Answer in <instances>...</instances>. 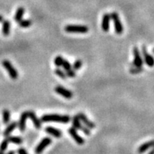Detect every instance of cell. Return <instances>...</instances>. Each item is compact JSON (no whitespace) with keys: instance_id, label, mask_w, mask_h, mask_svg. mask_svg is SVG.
I'll use <instances>...</instances> for the list:
<instances>
[{"instance_id":"6da1fadb","label":"cell","mask_w":154,"mask_h":154,"mask_svg":"<svg viewBox=\"0 0 154 154\" xmlns=\"http://www.w3.org/2000/svg\"><path fill=\"white\" fill-rule=\"evenodd\" d=\"M71 117L68 115H59V114H46L41 117V121L44 123L54 122V123H61L68 124L71 121Z\"/></svg>"},{"instance_id":"7a4b0ae2","label":"cell","mask_w":154,"mask_h":154,"mask_svg":"<svg viewBox=\"0 0 154 154\" xmlns=\"http://www.w3.org/2000/svg\"><path fill=\"white\" fill-rule=\"evenodd\" d=\"M65 31L69 33L84 34L89 31V28L86 25H80V24H68L65 27Z\"/></svg>"},{"instance_id":"3957f363","label":"cell","mask_w":154,"mask_h":154,"mask_svg":"<svg viewBox=\"0 0 154 154\" xmlns=\"http://www.w3.org/2000/svg\"><path fill=\"white\" fill-rule=\"evenodd\" d=\"M110 16H111V20H112L113 21L114 29H115V32H116V34H122L124 32V27H123V24H122L118 14L116 12H112Z\"/></svg>"},{"instance_id":"277c9868","label":"cell","mask_w":154,"mask_h":154,"mask_svg":"<svg viewBox=\"0 0 154 154\" xmlns=\"http://www.w3.org/2000/svg\"><path fill=\"white\" fill-rule=\"evenodd\" d=\"M2 66L5 68V69L6 70V72L9 73V75H10V78L12 79H17L18 78V72L16 70L13 65L11 64L10 61L8 60H4V61H2Z\"/></svg>"},{"instance_id":"5b68a950","label":"cell","mask_w":154,"mask_h":154,"mask_svg":"<svg viewBox=\"0 0 154 154\" xmlns=\"http://www.w3.org/2000/svg\"><path fill=\"white\" fill-rule=\"evenodd\" d=\"M72 127L75 128L76 130H80L81 131H83V133L87 135H90L91 134V131L86 126H83L81 124V122L79 120V119L77 117V116H74L72 119Z\"/></svg>"},{"instance_id":"8992f818","label":"cell","mask_w":154,"mask_h":154,"mask_svg":"<svg viewBox=\"0 0 154 154\" xmlns=\"http://www.w3.org/2000/svg\"><path fill=\"white\" fill-rule=\"evenodd\" d=\"M52 143V139L49 137H46V138H43V139L41 140V142L38 144V146H36V148L35 149V152L36 154H41L43 152V150L47 148V146H50V145Z\"/></svg>"},{"instance_id":"52a82bcc","label":"cell","mask_w":154,"mask_h":154,"mask_svg":"<svg viewBox=\"0 0 154 154\" xmlns=\"http://www.w3.org/2000/svg\"><path fill=\"white\" fill-rule=\"evenodd\" d=\"M54 91L56 93L60 94V95L66 98V99H71L73 97L72 92L71 91H69V90L66 89L65 87H62V86H57L54 88Z\"/></svg>"},{"instance_id":"ba28073f","label":"cell","mask_w":154,"mask_h":154,"mask_svg":"<svg viewBox=\"0 0 154 154\" xmlns=\"http://www.w3.org/2000/svg\"><path fill=\"white\" fill-rule=\"evenodd\" d=\"M133 54H134V61L132 62L131 65L135 67H142L143 65V60H142V55L140 54V51L137 47H134L133 49Z\"/></svg>"},{"instance_id":"9c48e42d","label":"cell","mask_w":154,"mask_h":154,"mask_svg":"<svg viewBox=\"0 0 154 154\" xmlns=\"http://www.w3.org/2000/svg\"><path fill=\"white\" fill-rule=\"evenodd\" d=\"M142 54L144 57V61L146 64L149 67H153L154 66V57L152 55L149 54L147 51V48L146 46H142Z\"/></svg>"},{"instance_id":"30bf717a","label":"cell","mask_w":154,"mask_h":154,"mask_svg":"<svg viewBox=\"0 0 154 154\" xmlns=\"http://www.w3.org/2000/svg\"><path fill=\"white\" fill-rule=\"evenodd\" d=\"M69 134H70L72 137V138L75 140V142H76L77 144H79V145L84 144L85 141H84V139L82 138L81 136L78 134V132H77L76 129H75V128L72 127V128H69Z\"/></svg>"},{"instance_id":"8fae6325","label":"cell","mask_w":154,"mask_h":154,"mask_svg":"<svg viewBox=\"0 0 154 154\" xmlns=\"http://www.w3.org/2000/svg\"><path fill=\"white\" fill-rule=\"evenodd\" d=\"M76 116L79 119V120L83 122V124H85L86 127H87L89 129H93V128H95V124H94L93 122L91 121V120L86 116L85 114L82 113V112H79Z\"/></svg>"},{"instance_id":"7c38bea8","label":"cell","mask_w":154,"mask_h":154,"mask_svg":"<svg viewBox=\"0 0 154 154\" xmlns=\"http://www.w3.org/2000/svg\"><path fill=\"white\" fill-rule=\"evenodd\" d=\"M28 118H29L28 111L24 112L20 115L19 123L18 124H17L20 131H24V130H25V128H26V121Z\"/></svg>"},{"instance_id":"4fadbf2b","label":"cell","mask_w":154,"mask_h":154,"mask_svg":"<svg viewBox=\"0 0 154 154\" xmlns=\"http://www.w3.org/2000/svg\"><path fill=\"white\" fill-rule=\"evenodd\" d=\"M110 20H111V16L109 14H105L102 17V21H101V29L104 32H108L109 30Z\"/></svg>"},{"instance_id":"5bb4252c","label":"cell","mask_w":154,"mask_h":154,"mask_svg":"<svg viewBox=\"0 0 154 154\" xmlns=\"http://www.w3.org/2000/svg\"><path fill=\"white\" fill-rule=\"evenodd\" d=\"M28 115H29V118H30L32 121L33 122L35 127L36 129H40L42 127V121L36 116L35 113L33 111H28Z\"/></svg>"},{"instance_id":"9a60e30c","label":"cell","mask_w":154,"mask_h":154,"mask_svg":"<svg viewBox=\"0 0 154 154\" xmlns=\"http://www.w3.org/2000/svg\"><path fill=\"white\" fill-rule=\"evenodd\" d=\"M45 131L47 132V134H51L55 138H61V135H62V132L59 129H57V128H52V127H47L45 128Z\"/></svg>"},{"instance_id":"2e32d148","label":"cell","mask_w":154,"mask_h":154,"mask_svg":"<svg viewBox=\"0 0 154 154\" xmlns=\"http://www.w3.org/2000/svg\"><path fill=\"white\" fill-rule=\"evenodd\" d=\"M154 146V140H152V141H149V142H147L146 143H143L142 145L138 147V152L139 154L144 153L146 151L149 149L152 148Z\"/></svg>"},{"instance_id":"e0dca14e","label":"cell","mask_w":154,"mask_h":154,"mask_svg":"<svg viewBox=\"0 0 154 154\" xmlns=\"http://www.w3.org/2000/svg\"><path fill=\"white\" fill-rule=\"evenodd\" d=\"M17 127V122H12L11 124H8L7 127L6 128V129H5L4 132H3V135H4L5 137H8V136H10V134L16 129Z\"/></svg>"},{"instance_id":"ac0fdd59","label":"cell","mask_w":154,"mask_h":154,"mask_svg":"<svg viewBox=\"0 0 154 154\" xmlns=\"http://www.w3.org/2000/svg\"><path fill=\"white\" fill-rule=\"evenodd\" d=\"M2 32L3 35L7 36L10 32V22L7 20H4L2 21Z\"/></svg>"},{"instance_id":"d6986e66","label":"cell","mask_w":154,"mask_h":154,"mask_svg":"<svg viewBox=\"0 0 154 154\" xmlns=\"http://www.w3.org/2000/svg\"><path fill=\"white\" fill-rule=\"evenodd\" d=\"M24 8L23 6H20L17 8L16 11V14H15L14 16V20H16L17 22H19L20 20H22V17L24 16Z\"/></svg>"},{"instance_id":"ffe728a7","label":"cell","mask_w":154,"mask_h":154,"mask_svg":"<svg viewBox=\"0 0 154 154\" xmlns=\"http://www.w3.org/2000/svg\"><path fill=\"white\" fill-rule=\"evenodd\" d=\"M6 138L9 141V142H12V143L16 145H20L23 142L22 138L17 137V136H8V137H6Z\"/></svg>"},{"instance_id":"44dd1931","label":"cell","mask_w":154,"mask_h":154,"mask_svg":"<svg viewBox=\"0 0 154 154\" xmlns=\"http://www.w3.org/2000/svg\"><path fill=\"white\" fill-rule=\"evenodd\" d=\"M2 120H3V124H9L10 121V112L8 109H3L2 111Z\"/></svg>"},{"instance_id":"7402d4cb","label":"cell","mask_w":154,"mask_h":154,"mask_svg":"<svg viewBox=\"0 0 154 154\" xmlns=\"http://www.w3.org/2000/svg\"><path fill=\"white\" fill-rule=\"evenodd\" d=\"M19 26L20 28H24V29H26V28H29V27L32 25V22L31 20H21L20 21H19Z\"/></svg>"},{"instance_id":"603a6c76","label":"cell","mask_w":154,"mask_h":154,"mask_svg":"<svg viewBox=\"0 0 154 154\" xmlns=\"http://www.w3.org/2000/svg\"><path fill=\"white\" fill-rule=\"evenodd\" d=\"M54 72H55V74H56L57 76L60 77V78H61L62 79H65L66 78H67V75H66L65 72H64L63 70L60 69L59 68H57V69H55Z\"/></svg>"},{"instance_id":"cb8c5ba5","label":"cell","mask_w":154,"mask_h":154,"mask_svg":"<svg viewBox=\"0 0 154 154\" xmlns=\"http://www.w3.org/2000/svg\"><path fill=\"white\" fill-rule=\"evenodd\" d=\"M63 61H64V58L62 57V56L59 55V56H57L54 59V65L57 66V68L61 67L62 66Z\"/></svg>"},{"instance_id":"d4e9b609","label":"cell","mask_w":154,"mask_h":154,"mask_svg":"<svg viewBox=\"0 0 154 154\" xmlns=\"http://www.w3.org/2000/svg\"><path fill=\"white\" fill-rule=\"evenodd\" d=\"M144 70V69L142 67H135V66H133L130 69V72L131 74H138V73L142 72V71Z\"/></svg>"},{"instance_id":"484cf974","label":"cell","mask_w":154,"mask_h":154,"mask_svg":"<svg viewBox=\"0 0 154 154\" xmlns=\"http://www.w3.org/2000/svg\"><path fill=\"white\" fill-rule=\"evenodd\" d=\"M82 65H83V63H82L81 60H76L72 65V69L76 71V70H78V69H79L82 67Z\"/></svg>"},{"instance_id":"4316f807","label":"cell","mask_w":154,"mask_h":154,"mask_svg":"<svg viewBox=\"0 0 154 154\" xmlns=\"http://www.w3.org/2000/svg\"><path fill=\"white\" fill-rule=\"evenodd\" d=\"M8 145H9V141L7 140V138L4 139L1 142V144H0V151H3L5 152L8 147Z\"/></svg>"},{"instance_id":"83f0119b","label":"cell","mask_w":154,"mask_h":154,"mask_svg":"<svg viewBox=\"0 0 154 154\" xmlns=\"http://www.w3.org/2000/svg\"><path fill=\"white\" fill-rule=\"evenodd\" d=\"M62 67L64 68V69H65V71H67V70H69V69H72V65L70 64V62H69V61L64 59V61H63L62 64Z\"/></svg>"},{"instance_id":"f1b7e54d","label":"cell","mask_w":154,"mask_h":154,"mask_svg":"<svg viewBox=\"0 0 154 154\" xmlns=\"http://www.w3.org/2000/svg\"><path fill=\"white\" fill-rule=\"evenodd\" d=\"M65 73H66L67 77H69V78H74V77H75V75H76L75 71V70H73L72 69L65 71Z\"/></svg>"},{"instance_id":"f546056e","label":"cell","mask_w":154,"mask_h":154,"mask_svg":"<svg viewBox=\"0 0 154 154\" xmlns=\"http://www.w3.org/2000/svg\"><path fill=\"white\" fill-rule=\"evenodd\" d=\"M17 152V154H29L24 148H19Z\"/></svg>"},{"instance_id":"4dcf8cb0","label":"cell","mask_w":154,"mask_h":154,"mask_svg":"<svg viewBox=\"0 0 154 154\" xmlns=\"http://www.w3.org/2000/svg\"><path fill=\"white\" fill-rule=\"evenodd\" d=\"M7 154H15V151H14V150H10V152H7Z\"/></svg>"},{"instance_id":"1f68e13d","label":"cell","mask_w":154,"mask_h":154,"mask_svg":"<svg viewBox=\"0 0 154 154\" xmlns=\"http://www.w3.org/2000/svg\"><path fill=\"white\" fill-rule=\"evenodd\" d=\"M4 20V18H3V17L2 15H0V22H2Z\"/></svg>"},{"instance_id":"d6a6232c","label":"cell","mask_w":154,"mask_h":154,"mask_svg":"<svg viewBox=\"0 0 154 154\" xmlns=\"http://www.w3.org/2000/svg\"><path fill=\"white\" fill-rule=\"evenodd\" d=\"M149 154H154V146H153V149H152L149 152Z\"/></svg>"},{"instance_id":"836d02e7","label":"cell","mask_w":154,"mask_h":154,"mask_svg":"<svg viewBox=\"0 0 154 154\" xmlns=\"http://www.w3.org/2000/svg\"><path fill=\"white\" fill-rule=\"evenodd\" d=\"M0 154H5V152L3 151H0Z\"/></svg>"},{"instance_id":"e575fe53","label":"cell","mask_w":154,"mask_h":154,"mask_svg":"<svg viewBox=\"0 0 154 154\" xmlns=\"http://www.w3.org/2000/svg\"><path fill=\"white\" fill-rule=\"evenodd\" d=\"M152 52H153V54H154V48H153V50H152Z\"/></svg>"}]
</instances>
